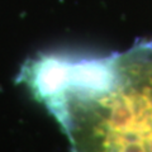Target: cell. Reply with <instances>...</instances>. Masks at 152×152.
<instances>
[{
    "mask_svg": "<svg viewBox=\"0 0 152 152\" xmlns=\"http://www.w3.org/2000/svg\"><path fill=\"white\" fill-rule=\"evenodd\" d=\"M18 80L53 115L70 152H152V42L105 57L38 55Z\"/></svg>",
    "mask_w": 152,
    "mask_h": 152,
    "instance_id": "obj_1",
    "label": "cell"
}]
</instances>
